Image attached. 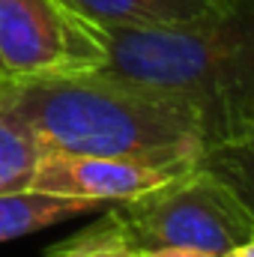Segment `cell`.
<instances>
[{
	"instance_id": "8fae6325",
	"label": "cell",
	"mask_w": 254,
	"mask_h": 257,
	"mask_svg": "<svg viewBox=\"0 0 254 257\" xmlns=\"http://www.w3.org/2000/svg\"><path fill=\"white\" fill-rule=\"evenodd\" d=\"M144 257H212V254L197 251V248H183V245H168V248H153V251H144Z\"/></svg>"
},
{
	"instance_id": "8992f818",
	"label": "cell",
	"mask_w": 254,
	"mask_h": 257,
	"mask_svg": "<svg viewBox=\"0 0 254 257\" xmlns=\"http://www.w3.org/2000/svg\"><path fill=\"white\" fill-rule=\"evenodd\" d=\"M96 27H165L218 15L236 0H66Z\"/></svg>"
},
{
	"instance_id": "9c48e42d",
	"label": "cell",
	"mask_w": 254,
	"mask_h": 257,
	"mask_svg": "<svg viewBox=\"0 0 254 257\" xmlns=\"http://www.w3.org/2000/svg\"><path fill=\"white\" fill-rule=\"evenodd\" d=\"M42 144L21 117L0 108V192L27 189Z\"/></svg>"
},
{
	"instance_id": "277c9868",
	"label": "cell",
	"mask_w": 254,
	"mask_h": 257,
	"mask_svg": "<svg viewBox=\"0 0 254 257\" xmlns=\"http://www.w3.org/2000/svg\"><path fill=\"white\" fill-rule=\"evenodd\" d=\"M105 60L102 30L66 0H0V63L9 78L96 72Z\"/></svg>"
},
{
	"instance_id": "6da1fadb",
	"label": "cell",
	"mask_w": 254,
	"mask_h": 257,
	"mask_svg": "<svg viewBox=\"0 0 254 257\" xmlns=\"http://www.w3.org/2000/svg\"><path fill=\"white\" fill-rule=\"evenodd\" d=\"M0 108L33 128L42 150L191 168L206 147L203 126L183 99L105 72L6 78Z\"/></svg>"
},
{
	"instance_id": "7c38bea8",
	"label": "cell",
	"mask_w": 254,
	"mask_h": 257,
	"mask_svg": "<svg viewBox=\"0 0 254 257\" xmlns=\"http://www.w3.org/2000/svg\"><path fill=\"white\" fill-rule=\"evenodd\" d=\"M224 257H254V236L248 239V242H242L239 248H233L230 254H224Z\"/></svg>"
},
{
	"instance_id": "3957f363",
	"label": "cell",
	"mask_w": 254,
	"mask_h": 257,
	"mask_svg": "<svg viewBox=\"0 0 254 257\" xmlns=\"http://www.w3.org/2000/svg\"><path fill=\"white\" fill-rule=\"evenodd\" d=\"M105 212L138 251L183 245L224 257L254 236L248 206L224 180L200 165Z\"/></svg>"
},
{
	"instance_id": "7a4b0ae2",
	"label": "cell",
	"mask_w": 254,
	"mask_h": 257,
	"mask_svg": "<svg viewBox=\"0 0 254 257\" xmlns=\"http://www.w3.org/2000/svg\"><path fill=\"white\" fill-rule=\"evenodd\" d=\"M111 78L177 96L197 114L206 144L254 120V0L165 27H99Z\"/></svg>"
},
{
	"instance_id": "4fadbf2b",
	"label": "cell",
	"mask_w": 254,
	"mask_h": 257,
	"mask_svg": "<svg viewBox=\"0 0 254 257\" xmlns=\"http://www.w3.org/2000/svg\"><path fill=\"white\" fill-rule=\"evenodd\" d=\"M9 75H6V69H3V63H0V81H6Z\"/></svg>"
},
{
	"instance_id": "30bf717a",
	"label": "cell",
	"mask_w": 254,
	"mask_h": 257,
	"mask_svg": "<svg viewBox=\"0 0 254 257\" xmlns=\"http://www.w3.org/2000/svg\"><path fill=\"white\" fill-rule=\"evenodd\" d=\"M45 257H144V251H138L123 230L114 224V218L105 212L96 224L78 230L75 236H69L63 242L51 245Z\"/></svg>"
},
{
	"instance_id": "5b68a950",
	"label": "cell",
	"mask_w": 254,
	"mask_h": 257,
	"mask_svg": "<svg viewBox=\"0 0 254 257\" xmlns=\"http://www.w3.org/2000/svg\"><path fill=\"white\" fill-rule=\"evenodd\" d=\"M189 168H168V165H150V162L114 159V156L42 150L27 189L66 194V197H87V200L114 206V203H123L129 197H138V194L168 183L171 177Z\"/></svg>"
},
{
	"instance_id": "52a82bcc",
	"label": "cell",
	"mask_w": 254,
	"mask_h": 257,
	"mask_svg": "<svg viewBox=\"0 0 254 257\" xmlns=\"http://www.w3.org/2000/svg\"><path fill=\"white\" fill-rule=\"evenodd\" d=\"M108 209L99 200L87 197H66V194L33 192V189H18V192H0V242L54 227L60 221L102 212Z\"/></svg>"
},
{
	"instance_id": "ba28073f",
	"label": "cell",
	"mask_w": 254,
	"mask_h": 257,
	"mask_svg": "<svg viewBox=\"0 0 254 257\" xmlns=\"http://www.w3.org/2000/svg\"><path fill=\"white\" fill-rule=\"evenodd\" d=\"M197 165L224 180L254 215V120L215 144H206Z\"/></svg>"
}]
</instances>
